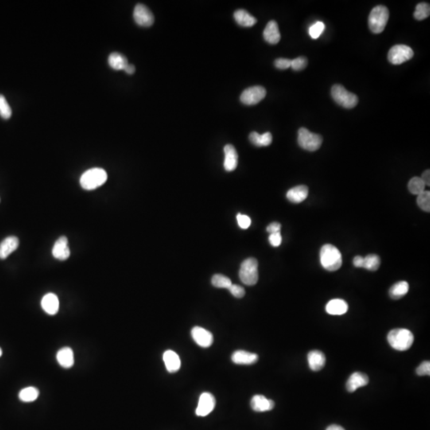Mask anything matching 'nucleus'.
<instances>
[{"mask_svg": "<svg viewBox=\"0 0 430 430\" xmlns=\"http://www.w3.org/2000/svg\"><path fill=\"white\" fill-rule=\"evenodd\" d=\"M39 395V389L37 388L30 386L22 389L20 392L19 397L21 401L24 402H32L35 401Z\"/></svg>", "mask_w": 430, "mask_h": 430, "instance_id": "nucleus-31", "label": "nucleus"}, {"mask_svg": "<svg viewBox=\"0 0 430 430\" xmlns=\"http://www.w3.org/2000/svg\"><path fill=\"white\" fill-rule=\"evenodd\" d=\"M421 180L424 182L425 186H429L430 185V172L429 170H426L424 173L422 174V176H421Z\"/></svg>", "mask_w": 430, "mask_h": 430, "instance_id": "nucleus-45", "label": "nucleus"}, {"mask_svg": "<svg viewBox=\"0 0 430 430\" xmlns=\"http://www.w3.org/2000/svg\"><path fill=\"white\" fill-rule=\"evenodd\" d=\"M237 220H238V226L244 230L248 229L251 225V219L247 215L238 214L237 215Z\"/></svg>", "mask_w": 430, "mask_h": 430, "instance_id": "nucleus-39", "label": "nucleus"}, {"mask_svg": "<svg viewBox=\"0 0 430 430\" xmlns=\"http://www.w3.org/2000/svg\"><path fill=\"white\" fill-rule=\"evenodd\" d=\"M215 405H216V400L212 393L205 392L202 393L199 397V404L195 413L198 416H207L214 410Z\"/></svg>", "mask_w": 430, "mask_h": 430, "instance_id": "nucleus-11", "label": "nucleus"}, {"mask_svg": "<svg viewBox=\"0 0 430 430\" xmlns=\"http://www.w3.org/2000/svg\"><path fill=\"white\" fill-rule=\"evenodd\" d=\"M326 430H345L343 427L340 426V425H337V424H331L330 426L327 427V429Z\"/></svg>", "mask_w": 430, "mask_h": 430, "instance_id": "nucleus-47", "label": "nucleus"}, {"mask_svg": "<svg viewBox=\"0 0 430 430\" xmlns=\"http://www.w3.org/2000/svg\"><path fill=\"white\" fill-rule=\"evenodd\" d=\"M381 265V259L376 254H370L363 257L362 268L370 271L378 270Z\"/></svg>", "mask_w": 430, "mask_h": 430, "instance_id": "nucleus-30", "label": "nucleus"}, {"mask_svg": "<svg viewBox=\"0 0 430 430\" xmlns=\"http://www.w3.org/2000/svg\"><path fill=\"white\" fill-rule=\"evenodd\" d=\"M213 286L219 288H229L232 285L231 280L222 274H215L211 279Z\"/></svg>", "mask_w": 430, "mask_h": 430, "instance_id": "nucleus-33", "label": "nucleus"}, {"mask_svg": "<svg viewBox=\"0 0 430 430\" xmlns=\"http://www.w3.org/2000/svg\"><path fill=\"white\" fill-rule=\"evenodd\" d=\"M389 10L386 7L378 5L373 8L368 18V24L370 31L374 34L383 32L389 17Z\"/></svg>", "mask_w": 430, "mask_h": 430, "instance_id": "nucleus-4", "label": "nucleus"}, {"mask_svg": "<svg viewBox=\"0 0 430 430\" xmlns=\"http://www.w3.org/2000/svg\"><path fill=\"white\" fill-rule=\"evenodd\" d=\"M19 245H20L19 238L15 236H11L3 240L2 242L0 243V259H6L8 256L18 249Z\"/></svg>", "mask_w": 430, "mask_h": 430, "instance_id": "nucleus-19", "label": "nucleus"}, {"mask_svg": "<svg viewBox=\"0 0 430 430\" xmlns=\"http://www.w3.org/2000/svg\"><path fill=\"white\" fill-rule=\"evenodd\" d=\"M239 277L241 282L249 286L257 284L259 277L257 259L249 257L241 263Z\"/></svg>", "mask_w": 430, "mask_h": 430, "instance_id": "nucleus-5", "label": "nucleus"}, {"mask_svg": "<svg viewBox=\"0 0 430 430\" xmlns=\"http://www.w3.org/2000/svg\"><path fill=\"white\" fill-rule=\"evenodd\" d=\"M191 335L195 343L204 348H207L211 346L214 341L212 334L203 327H194L191 330Z\"/></svg>", "mask_w": 430, "mask_h": 430, "instance_id": "nucleus-12", "label": "nucleus"}, {"mask_svg": "<svg viewBox=\"0 0 430 430\" xmlns=\"http://www.w3.org/2000/svg\"><path fill=\"white\" fill-rule=\"evenodd\" d=\"M413 57V50L405 45L393 46L388 53V60L393 65L402 64Z\"/></svg>", "mask_w": 430, "mask_h": 430, "instance_id": "nucleus-8", "label": "nucleus"}, {"mask_svg": "<svg viewBox=\"0 0 430 430\" xmlns=\"http://www.w3.org/2000/svg\"><path fill=\"white\" fill-rule=\"evenodd\" d=\"M408 188L410 191L411 194L413 195H418L420 193L425 191V184L424 182L421 180V179L419 177H413L410 179L409 184H408Z\"/></svg>", "mask_w": 430, "mask_h": 430, "instance_id": "nucleus-32", "label": "nucleus"}, {"mask_svg": "<svg viewBox=\"0 0 430 430\" xmlns=\"http://www.w3.org/2000/svg\"><path fill=\"white\" fill-rule=\"evenodd\" d=\"M234 20L238 25L243 28H251L257 24V20L243 9L236 11L234 14Z\"/></svg>", "mask_w": 430, "mask_h": 430, "instance_id": "nucleus-26", "label": "nucleus"}, {"mask_svg": "<svg viewBox=\"0 0 430 430\" xmlns=\"http://www.w3.org/2000/svg\"><path fill=\"white\" fill-rule=\"evenodd\" d=\"M325 29V25L323 22H316L309 28V35L313 39H318Z\"/></svg>", "mask_w": 430, "mask_h": 430, "instance_id": "nucleus-37", "label": "nucleus"}, {"mask_svg": "<svg viewBox=\"0 0 430 430\" xmlns=\"http://www.w3.org/2000/svg\"><path fill=\"white\" fill-rule=\"evenodd\" d=\"M323 138L320 135L312 133L305 128L298 131V144L300 148L309 152H315L321 147Z\"/></svg>", "mask_w": 430, "mask_h": 430, "instance_id": "nucleus-6", "label": "nucleus"}, {"mask_svg": "<svg viewBox=\"0 0 430 430\" xmlns=\"http://www.w3.org/2000/svg\"><path fill=\"white\" fill-rule=\"evenodd\" d=\"M250 405L252 409L256 412H266V411L272 410L274 408L275 403L273 400L258 394V395L253 396Z\"/></svg>", "mask_w": 430, "mask_h": 430, "instance_id": "nucleus-18", "label": "nucleus"}, {"mask_svg": "<svg viewBox=\"0 0 430 430\" xmlns=\"http://www.w3.org/2000/svg\"><path fill=\"white\" fill-rule=\"evenodd\" d=\"M107 179V172L105 170L99 168H91L82 175L81 186L83 189L92 191L105 184Z\"/></svg>", "mask_w": 430, "mask_h": 430, "instance_id": "nucleus-3", "label": "nucleus"}, {"mask_svg": "<svg viewBox=\"0 0 430 430\" xmlns=\"http://www.w3.org/2000/svg\"><path fill=\"white\" fill-rule=\"evenodd\" d=\"M331 96L338 105L346 109L355 107L358 102V97L355 94L347 91L341 85H335L331 88Z\"/></svg>", "mask_w": 430, "mask_h": 430, "instance_id": "nucleus-7", "label": "nucleus"}, {"mask_svg": "<svg viewBox=\"0 0 430 430\" xmlns=\"http://www.w3.org/2000/svg\"><path fill=\"white\" fill-rule=\"evenodd\" d=\"M369 383V378L366 374L361 372H355L349 377L346 381V388L347 391L353 393L358 388L362 387Z\"/></svg>", "mask_w": 430, "mask_h": 430, "instance_id": "nucleus-15", "label": "nucleus"}, {"mask_svg": "<svg viewBox=\"0 0 430 430\" xmlns=\"http://www.w3.org/2000/svg\"><path fill=\"white\" fill-rule=\"evenodd\" d=\"M387 340L393 349L404 351L410 348L414 341V337L413 333L407 329H393L388 334Z\"/></svg>", "mask_w": 430, "mask_h": 430, "instance_id": "nucleus-2", "label": "nucleus"}, {"mask_svg": "<svg viewBox=\"0 0 430 430\" xmlns=\"http://www.w3.org/2000/svg\"><path fill=\"white\" fill-rule=\"evenodd\" d=\"M263 36L267 43L270 44H276L278 43L280 40V33L279 31L278 25L276 24V22L274 20L269 22L265 27L264 32H263Z\"/></svg>", "mask_w": 430, "mask_h": 430, "instance_id": "nucleus-20", "label": "nucleus"}, {"mask_svg": "<svg viewBox=\"0 0 430 430\" xmlns=\"http://www.w3.org/2000/svg\"><path fill=\"white\" fill-rule=\"evenodd\" d=\"M280 228H281V226H280V223H278V222H273V223H271L270 225L267 226L266 230L270 234H274V233L280 232Z\"/></svg>", "mask_w": 430, "mask_h": 430, "instance_id": "nucleus-44", "label": "nucleus"}, {"mask_svg": "<svg viewBox=\"0 0 430 430\" xmlns=\"http://www.w3.org/2000/svg\"><path fill=\"white\" fill-rule=\"evenodd\" d=\"M232 361L238 365H252L258 360V355L254 353L247 352L245 350H236L232 354Z\"/></svg>", "mask_w": 430, "mask_h": 430, "instance_id": "nucleus-16", "label": "nucleus"}, {"mask_svg": "<svg viewBox=\"0 0 430 430\" xmlns=\"http://www.w3.org/2000/svg\"><path fill=\"white\" fill-rule=\"evenodd\" d=\"M275 67L279 70H287L291 67V60L287 59H278L275 61Z\"/></svg>", "mask_w": 430, "mask_h": 430, "instance_id": "nucleus-42", "label": "nucleus"}, {"mask_svg": "<svg viewBox=\"0 0 430 430\" xmlns=\"http://www.w3.org/2000/svg\"><path fill=\"white\" fill-rule=\"evenodd\" d=\"M429 4L426 3H420L416 5V11L413 16L416 20H423L427 19L429 16Z\"/></svg>", "mask_w": 430, "mask_h": 430, "instance_id": "nucleus-34", "label": "nucleus"}, {"mask_svg": "<svg viewBox=\"0 0 430 430\" xmlns=\"http://www.w3.org/2000/svg\"><path fill=\"white\" fill-rule=\"evenodd\" d=\"M108 62L110 67L116 70H125L129 65L126 57L120 53H112L111 55H109Z\"/></svg>", "mask_w": 430, "mask_h": 430, "instance_id": "nucleus-28", "label": "nucleus"}, {"mask_svg": "<svg viewBox=\"0 0 430 430\" xmlns=\"http://www.w3.org/2000/svg\"><path fill=\"white\" fill-rule=\"evenodd\" d=\"M320 263L327 271L335 272L342 266V254L335 245L327 244L320 250Z\"/></svg>", "mask_w": 430, "mask_h": 430, "instance_id": "nucleus-1", "label": "nucleus"}, {"mask_svg": "<svg viewBox=\"0 0 430 430\" xmlns=\"http://www.w3.org/2000/svg\"><path fill=\"white\" fill-rule=\"evenodd\" d=\"M409 284L406 281H399L393 284L389 289V296L392 299L398 300L406 295L407 292H409Z\"/></svg>", "mask_w": 430, "mask_h": 430, "instance_id": "nucleus-29", "label": "nucleus"}, {"mask_svg": "<svg viewBox=\"0 0 430 430\" xmlns=\"http://www.w3.org/2000/svg\"><path fill=\"white\" fill-rule=\"evenodd\" d=\"M230 290V293L236 298H242L245 296V292L244 288L239 286L238 284H232L231 286L228 288Z\"/></svg>", "mask_w": 430, "mask_h": 430, "instance_id": "nucleus-40", "label": "nucleus"}, {"mask_svg": "<svg viewBox=\"0 0 430 430\" xmlns=\"http://www.w3.org/2000/svg\"><path fill=\"white\" fill-rule=\"evenodd\" d=\"M269 243L273 245V246H274V247L279 246L281 244V242H282V237H281L280 232L274 233V234H271L269 237Z\"/></svg>", "mask_w": 430, "mask_h": 430, "instance_id": "nucleus-43", "label": "nucleus"}, {"mask_svg": "<svg viewBox=\"0 0 430 430\" xmlns=\"http://www.w3.org/2000/svg\"><path fill=\"white\" fill-rule=\"evenodd\" d=\"M249 138L250 142L257 147L269 146L273 141V136L270 133L260 135L257 132H253L249 135Z\"/></svg>", "mask_w": 430, "mask_h": 430, "instance_id": "nucleus-27", "label": "nucleus"}, {"mask_svg": "<svg viewBox=\"0 0 430 430\" xmlns=\"http://www.w3.org/2000/svg\"><path fill=\"white\" fill-rule=\"evenodd\" d=\"M133 18L137 24L143 28H149L154 24V16L144 4H139L135 7Z\"/></svg>", "mask_w": 430, "mask_h": 430, "instance_id": "nucleus-10", "label": "nucleus"}, {"mask_svg": "<svg viewBox=\"0 0 430 430\" xmlns=\"http://www.w3.org/2000/svg\"><path fill=\"white\" fill-rule=\"evenodd\" d=\"M416 373L420 376L429 375L430 362L428 361L423 362L418 367L416 368Z\"/></svg>", "mask_w": 430, "mask_h": 430, "instance_id": "nucleus-41", "label": "nucleus"}, {"mask_svg": "<svg viewBox=\"0 0 430 430\" xmlns=\"http://www.w3.org/2000/svg\"><path fill=\"white\" fill-rule=\"evenodd\" d=\"M417 205L421 210L429 212L430 211V192L424 191L417 196Z\"/></svg>", "mask_w": 430, "mask_h": 430, "instance_id": "nucleus-35", "label": "nucleus"}, {"mask_svg": "<svg viewBox=\"0 0 430 430\" xmlns=\"http://www.w3.org/2000/svg\"><path fill=\"white\" fill-rule=\"evenodd\" d=\"M348 310V304L345 300L334 299L330 300L326 305L327 313L333 315H340L346 313Z\"/></svg>", "mask_w": 430, "mask_h": 430, "instance_id": "nucleus-24", "label": "nucleus"}, {"mask_svg": "<svg viewBox=\"0 0 430 430\" xmlns=\"http://www.w3.org/2000/svg\"><path fill=\"white\" fill-rule=\"evenodd\" d=\"M52 254L55 258L60 261H65L70 257V250L67 237L63 236L57 240L53 247Z\"/></svg>", "mask_w": 430, "mask_h": 430, "instance_id": "nucleus-13", "label": "nucleus"}, {"mask_svg": "<svg viewBox=\"0 0 430 430\" xmlns=\"http://www.w3.org/2000/svg\"><path fill=\"white\" fill-rule=\"evenodd\" d=\"M224 153H225L224 168L226 172H233L238 167V152L233 145L227 144L224 148Z\"/></svg>", "mask_w": 430, "mask_h": 430, "instance_id": "nucleus-14", "label": "nucleus"}, {"mask_svg": "<svg viewBox=\"0 0 430 430\" xmlns=\"http://www.w3.org/2000/svg\"><path fill=\"white\" fill-rule=\"evenodd\" d=\"M12 114V108L7 102L5 97L0 94V116L4 119L8 120L10 119Z\"/></svg>", "mask_w": 430, "mask_h": 430, "instance_id": "nucleus-36", "label": "nucleus"}, {"mask_svg": "<svg viewBox=\"0 0 430 430\" xmlns=\"http://www.w3.org/2000/svg\"><path fill=\"white\" fill-rule=\"evenodd\" d=\"M266 96V90L262 86H252L244 90L240 97L241 102L246 105H254L261 102Z\"/></svg>", "mask_w": 430, "mask_h": 430, "instance_id": "nucleus-9", "label": "nucleus"}, {"mask_svg": "<svg viewBox=\"0 0 430 430\" xmlns=\"http://www.w3.org/2000/svg\"><path fill=\"white\" fill-rule=\"evenodd\" d=\"M308 65V60L305 57H299L297 59L291 60V68L295 71L304 70Z\"/></svg>", "mask_w": 430, "mask_h": 430, "instance_id": "nucleus-38", "label": "nucleus"}, {"mask_svg": "<svg viewBox=\"0 0 430 430\" xmlns=\"http://www.w3.org/2000/svg\"><path fill=\"white\" fill-rule=\"evenodd\" d=\"M57 360L60 366L64 368H70L74 366V351L70 347H63L57 354Z\"/></svg>", "mask_w": 430, "mask_h": 430, "instance_id": "nucleus-25", "label": "nucleus"}, {"mask_svg": "<svg viewBox=\"0 0 430 430\" xmlns=\"http://www.w3.org/2000/svg\"><path fill=\"white\" fill-rule=\"evenodd\" d=\"M41 304L43 309L49 315H55L59 311V300L55 294L48 293L43 296Z\"/></svg>", "mask_w": 430, "mask_h": 430, "instance_id": "nucleus-21", "label": "nucleus"}, {"mask_svg": "<svg viewBox=\"0 0 430 430\" xmlns=\"http://www.w3.org/2000/svg\"><path fill=\"white\" fill-rule=\"evenodd\" d=\"M3 350L2 349L0 348V357L2 356Z\"/></svg>", "mask_w": 430, "mask_h": 430, "instance_id": "nucleus-48", "label": "nucleus"}, {"mask_svg": "<svg viewBox=\"0 0 430 430\" xmlns=\"http://www.w3.org/2000/svg\"><path fill=\"white\" fill-rule=\"evenodd\" d=\"M308 365L313 371L322 370L326 364V357L320 350H311L308 354Z\"/></svg>", "mask_w": 430, "mask_h": 430, "instance_id": "nucleus-17", "label": "nucleus"}, {"mask_svg": "<svg viewBox=\"0 0 430 430\" xmlns=\"http://www.w3.org/2000/svg\"><path fill=\"white\" fill-rule=\"evenodd\" d=\"M164 361L166 368L169 373L177 372L181 366L179 355L173 350H168L164 352Z\"/></svg>", "mask_w": 430, "mask_h": 430, "instance_id": "nucleus-23", "label": "nucleus"}, {"mask_svg": "<svg viewBox=\"0 0 430 430\" xmlns=\"http://www.w3.org/2000/svg\"><path fill=\"white\" fill-rule=\"evenodd\" d=\"M308 195V188L304 185L297 186V187L291 188L287 192V199L290 201L291 203H300L307 199Z\"/></svg>", "mask_w": 430, "mask_h": 430, "instance_id": "nucleus-22", "label": "nucleus"}, {"mask_svg": "<svg viewBox=\"0 0 430 430\" xmlns=\"http://www.w3.org/2000/svg\"><path fill=\"white\" fill-rule=\"evenodd\" d=\"M125 71L128 74H133L136 71V68H135L133 65L129 64L127 66L126 68L125 69Z\"/></svg>", "mask_w": 430, "mask_h": 430, "instance_id": "nucleus-46", "label": "nucleus"}]
</instances>
